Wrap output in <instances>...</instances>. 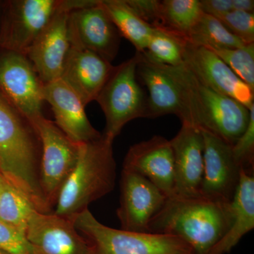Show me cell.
<instances>
[{
  "label": "cell",
  "mask_w": 254,
  "mask_h": 254,
  "mask_svg": "<svg viewBox=\"0 0 254 254\" xmlns=\"http://www.w3.org/2000/svg\"><path fill=\"white\" fill-rule=\"evenodd\" d=\"M26 237L33 254H94L71 219L52 213H32Z\"/></svg>",
  "instance_id": "obj_14"
},
{
  "label": "cell",
  "mask_w": 254,
  "mask_h": 254,
  "mask_svg": "<svg viewBox=\"0 0 254 254\" xmlns=\"http://www.w3.org/2000/svg\"><path fill=\"white\" fill-rule=\"evenodd\" d=\"M232 9L254 14V0H232Z\"/></svg>",
  "instance_id": "obj_33"
},
{
  "label": "cell",
  "mask_w": 254,
  "mask_h": 254,
  "mask_svg": "<svg viewBox=\"0 0 254 254\" xmlns=\"http://www.w3.org/2000/svg\"><path fill=\"white\" fill-rule=\"evenodd\" d=\"M71 47L87 50L112 63L118 55L121 36L101 0H75L68 12Z\"/></svg>",
  "instance_id": "obj_9"
},
{
  "label": "cell",
  "mask_w": 254,
  "mask_h": 254,
  "mask_svg": "<svg viewBox=\"0 0 254 254\" xmlns=\"http://www.w3.org/2000/svg\"><path fill=\"white\" fill-rule=\"evenodd\" d=\"M235 158L246 171L254 173V104L250 108V120L247 129L232 145Z\"/></svg>",
  "instance_id": "obj_29"
},
{
  "label": "cell",
  "mask_w": 254,
  "mask_h": 254,
  "mask_svg": "<svg viewBox=\"0 0 254 254\" xmlns=\"http://www.w3.org/2000/svg\"><path fill=\"white\" fill-rule=\"evenodd\" d=\"M204 13L199 0H163L155 29L186 41L187 37Z\"/></svg>",
  "instance_id": "obj_22"
},
{
  "label": "cell",
  "mask_w": 254,
  "mask_h": 254,
  "mask_svg": "<svg viewBox=\"0 0 254 254\" xmlns=\"http://www.w3.org/2000/svg\"><path fill=\"white\" fill-rule=\"evenodd\" d=\"M43 98L51 106L57 126L75 143L83 144L102 136L87 118L79 97L61 78L43 85Z\"/></svg>",
  "instance_id": "obj_18"
},
{
  "label": "cell",
  "mask_w": 254,
  "mask_h": 254,
  "mask_svg": "<svg viewBox=\"0 0 254 254\" xmlns=\"http://www.w3.org/2000/svg\"><path fill=\"white\" fill-rule=\"evenodd\" d=\"M33 127L41 145L40 184L52 210L62 187L77 163L80 145L69 139L55 122L45 117L38 119Z\"/></svg>",
  "instance_id": "obj_8"
},
{
  "label": "cell",
  "mask_w": 254,
  "mask_h": 254,
  "mask_svg": "<svg viewBox=\"0 0 254 254\" xmlns=\"http://www.w3.org/2000/svg\"><path fill=\"white\" fill-rule=\"evenodd\" d=\"M101 3L120 36L134 46L136 53H143L155 28L143 21L127 4L126 0H101Z\"/></svg>",
  "instance_id": "obj_23"
},
{
  "label": "cell",
  "mask_w": 254,
  "mask_h": 254,
  "mask_svg": "<svg viewBox=\"0 0 254 254\" xmlns=\"http://www.w3.org/2000/svg\"><path fill=\"white\" fill-rule=\"evenodd\" d=\"M204 140V168L200 195L219 203H231L242 168L232 151V145L200 130Z\"/></svg>",
  "instance_id": "obj_11"
},
{
  "label": "cell",
  "mask_w": 254,
  "mask_h": 254,
  "mask_svg": "<svg viewBox=\"0 0 254 254\" xmlns=\"http://www.w3.org/2000/svg\"><path fill=\"white\" fill-rule=\"evenodd\" d=\"M170 141L175 165L173 195L184 198L200 196L204 168V140L201 131L182 125L176 136Z\"/></svg>",
  "instance_id": "obj_17"
},
{
  "label": "cell",
  "mask_w": 254,
  "mask_h": 254,
  "mask_svg": "<svg viewBox=\"0 0 254 254\" xmlns=\"http://www.w3.org/2000/svg\"><path fill=\"white\" fill-rule=\"evenodd\" d=\"M43 85L26 55L0 48V91L32 125L44 117Z\"/></svg>",
  "instance_id": "obj_10"
},
{
  "label": "cell",
  "mask_w": 254,
  "mask_h": 254,
  "mask_svg": "<svg viewBox=\"0 0 254 254\" xmlns=\"http://www.w3.org/2000/svg\"><path fill=\"white\" fill-rule=\"evenodd\" d=\"M168 196L144 177L123 170L117 215L122 230L150 233L149 224Z\"/></svg>",
  "instance_id": "obj_12"
},
{
  "label": "cell",
  "mask_w": 254,
  "mask_h": 254,
  "mask_svg": "<svg viewBox=\"0 0 254 254\" xmlns=\"http://www.w3.org/2000/svg\"><path fill=\"white\" fill-rule=\"evenodd\" d=\"M140 54L115 66L95 101L106 120L104 136L110 139L120 134L124 127L137 118H148L146 93L136 76Z\"/></svg>",
  "instance_id": "obj_6"
},
{
  "label": "cell",
  "mask_w": 254,
  "mask_h": 254,
  "mask_svg": "<svg viewBox=\"0 0 254 254\" xmlns=\"http://www.w3.org/2000/svg\"><path fill=\"white\" fill-rule=\"evenodd\" d=\"M199 1L203 12L216 18L233 10L232 0H199Z\"/></svg>",
  "instance_id": "obj_32"
},
{
  "label": "cell",
  "mask_w": 254,
  "mask_h": 254,
  "mask_svg": "<svg viewBox=\"0 0 254 254\" xmlns=\"http://www.w3.org/2000/svg\"><path fill=\"white\" fill-rule=\"evenodd\" d=\"M3 1H0V21H1V9H2Z\"/></svg>",
  "instance_id": "obj_35"
},
{
  "label": "cell",
  "mask_w": 254,
  "mask_h": 254,
  "mask_svg": "<svg viewBox=\"0 0 254 254\" xmlns=\"http://www.w3.org/2000/svg\"><path fill=\"white\" fill-rule=\"evenodd\" d=\"M165 66L181 94L182 125L209 132L228 144H235L247 129L250 109L205 86L185 64Z\"/></svg>",
  "instance_id": "obj_2"
},
{
  "label": "cell",
  "mask_w": 254,
  "mask_h": 254,
  "mask_svg": "<svg viewBox=\"0 0 254 254\" xmlns=\"http://www.w3.org/2000/svg\"><path fill=\"white\" fill-rule=\"evenodd\" d=\"M71 220L94 254H193L190 246L176 237L106 226L88 208Z\"/></svg>",
  "instance_id": "obj_5"
},
{
  "label": "cell",
  "mask_w": 254,
  "mask_h": 254,
  "mask_svg": "<svg viewBox=\"0 0 254 254\" xmlns=\"http://www.w3.org/2000/svg\"><path fill=\"white\" fill-rule=\"evenodd\" d=\"M5 182H6V180H5L3 175H1V173H0V193H1V190H2Z\"/></svg>",
  "instance_id": "obj_34"
},
{
  "label": "cell",
  "mask_w": 254,
  "mask_h": 254,
  "mask_svg": "<svg viewBox=\"0 0 254 254\" xmlns=\"http://www.w3.org/2000/svg\"><path fill=\"white\" fill-rule=\"evenodd\" d=\"M210 50L218 55L241 80L254 90V43L245 45L242 48Z\"/></svg>",
  "instance_id": "obj_27"
},
{
  "label": "cell",
  "mask_w": 254,
  "mask_h": 254,
  "mask_svg": "<svg viewBox=\"0 0 254 254\" xmlns=\"http://www.w3.org/2000/svg\"><path fill=\"white\" fill-rule=\"evenodd\" d=\"M64 0L3 1L0 48L26 55L33 43L63 7Z\"/></svg>",
  "instance_id": "obj_7"
},
{
  "label": "cell",
  "mask_w": 254,
  "mask_h": 254,
  "mask_svg": "<svg viewBox=\"0 0 254 254\" xmlns=\"http://www.w3.org/2000/svg\"><path fill=\"white\" fill-rule=\"evenodd\" d=\"M34 210L29 200L6 180L0 193V220L26 234Z\"/></svg>",
  "instance_id": "obj_25"
},
{
  "label": "cell",
  "mask_w": 254,
  "mask_h": 254,
  "mask_svg": "<svg viewBox=\"0 0 254 254\" xmlns=\"http://www.w3.org/2000/svg\"><path fill=\"white\" fill-rule=\"evenodd\" d=\"M126 2L140 18L153 28L160 19V2L158 0H126Z\"/></svg>",
  "instance_id": "obj_31"
},
{
  "label": "cell",
  "mask_w": 254,
  "mask_h": 254,
  "mask_svg": "<svg viewBox=\"0 0 254 254\" xmlns=\"http://www.w3.org/2000/svg\"><path fill=\"white\" fill-rule=\"evenodd\" d=\"M254 173L241 172L240 183L230 203L232 222L230 228L208 254H227L240 242L242 237L254 228Z\"/></svg>",
  "instance_id": "obj_21"
},
{
  "label": "cell",
  "mask_w": 254,
  "mask_h": 254,
  "mask_svg": "<svg viewBox=\"0 0 254 254\" xmlns=\"http://www.w3.org/2000/svg\"><path fill=\"white\" fill-rule=\"evenodd\" d=\"M0 250L8 254H33L26 234L0 220Z\"/></svg>",
  "instance_id": "obj_30"
},
{
  "label": "cell",
  "mask_w": 254,
  "mask_h": 254,
  "mask_svg": "<svg viewBox=\"0 0 254 254\" xmlns=\"http://www.w3.org/2000/svg\"><path fill=\"white\" fill-rule=\"evenodd\" d=\"M68 0L29 48L26 56L43 84L61 78L71 48L68 29Z\"/></svg>",
  "instance_id": "obj_15"
},
{
  "label": "cell",
  "mask_w": 254,
  "mask_h": 254,
  "mask_svg": "<svg viewBox=\"0 0 254 254\" xmlns=\"http://www.w3.org/2000/svg\"><path fill=\"white\" fill-rule=\"evenodd\" d=\"M115 66L91 51L71 47L60 78L86 106L96 100Z\"/></svg>",
  "instance_id": "obj_19"
},
{
  "label": "cell",
  "mask_w": 254,
  "mask_h": 254,
  "mask_svg": "<svg viewBox=\"0 0 254 254\" xmlns=\"http://www.w3.org/2000/svg\"><path fill=\"white\" fill-rule=\"evenodd\" d=\"M230 203L202 196L172 195L149 224L150 233L176 237L190 246L193 254H208L230 228Z\"/></svg>",
  "instance_id": "obj_3"
},
{
  "label": "cell",
  "mask_w": 254,
  "mask_h": 254,
  "mask_svg": "<svg viewBox=\"0 0 254 254\" xmlns=\"http://www.w3.org/2000/svg\"></svg>",
  "instance_id": "obj_37"
},
{
  "label": "cell",
  "mask_w": 254,
  "mask_h": 254,
  "mask_svg": "<svg viewBox=\"0 0 254 254\" xmlns=\"http://www.w3.org/2000/svg\"><path fill=\"white\" fill-rule=\"evenodd\" d=\"M140 54L136 76L146 88L148 118L175 115L181 120L183 106L177 83L165 65L150 63Z\"/></svg>",
  "instance_id": "obj_20"
},
{
  "label": "cell",
  "mask_w": 254,
  "mask_h": 254,
  "mask_svg": "<svg viewBox=\"0 0 254 254\" xmlns=\"http://www.w3.org/2000/svg\"><path fill=\"white\" fill-rule=\"evenodd\" d=\"M41 160L34 127L0 91V173L36 210L51 213L40 184Z\"/></svg>",
  "instance_id": "obj_1"
},
{
  "label": "cell",
  "mask_w": 254,
  "mask_h": 254,
  "mask_svg": "<svg viewBox=\"0 0 254 254\" xmlns=\"http://www.w3.org/2000/svg\"><path fill=\"white\" fill-rule=\"evenodd\" d=\"M218 19L245 44L254 43V14L252 13L232 10Z\"/></svg>",
  "instance_id": "obj_28"
},
{
  "label": "cell",
  "mask_w": 254,
  "mask_h": 254,
  "mask_svg": "<svg viewBox=\"0 0 254 254\" xmlns=\"http://www.w3.org/2000/svg\"><path fill=\"white\" fill-rule=\"evenodd\" d=\"M113 141L102 133L98 139L80 144L77 163L60 190L53 213L71 220L113 190Z\"/></svg>",
  "instance_id": "obj_4"
},
{
  "label": "cell",
  "mask_w": 254,
  "mask_h": 254,
  "mask_svg": "<svg viewBox=\"0 0 254 254\" xmlns=\"http://www.w3.org/2000/svg\"><path fill=\"white\" fill-rule=\"evenodd\" d=\"M123 170L144 177L167 196L173 195L175 165L170 140L154 136L132 145L124 160Z\"/></svg>",
  "instance_id": "obj_16"
},
{
  "label": "cell",
  "mask_w": 254,
  "mask_h": 254,
  "mask_svg": "<svg viewBox=\"0 0 254 254\" xmlns=\"http://www.w3.org/2000/svg\"><path fill=\"white\" fill-rule=\"evenodd\" d=\"M186 41L210 50L238 48L247 45L232 34L218 18L205 14L189 33Z\"/></svg>",
  "instance_id": "obj_24"
},
{
  "label": "cell",
  "mask_w": 254,
  "mask_h": 254,
  "mask_svg": "<svg viewBox=\"0 0 254 254\" xmlns=\"http://www.w3.org/2000/svg\"><path fill=\"white\" fill-rule=\"evenodd\" d=\"M185 42L155 28L154 33L148 42V46L141 54L152 63L179 66L184 64L183 44Z\"/></svg>",
  "instance_id": "obj_26"
},
{
  "label": "cell",
  "mask_w": 254,
  "mask_h": 254,
  "mask_svg": "<svg viewBox=\"0 0 254 254\" xmlns=\"http://www.w3.org/2000/svg\"><path fill=\"white\" fill-rule=\"evenodd\" d=\"M183 59L184 64L205 86L236 100L248 109L254 104V90L212 50L185 41Z\"/></svg>",
  "instance_id": "obj_13"
},
{
  "label": "cell",
  "mask_w": 254,
  "mask_h": 254,
  "mask_svg": "<svg viewBox=\"0 0 254 254\" xmlns=\"http://www.w3.org/2000/svg\"><path fill=\"white\" fill-rule=\"evenodd\" d=\"M0 254H8L6 252H3V251L0 250Z\"/></svg>",
  "instance_id": "obj_36"
}]
</instances>
